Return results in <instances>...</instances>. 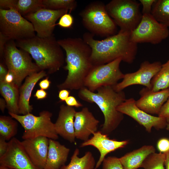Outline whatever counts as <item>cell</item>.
I'll return each mask as SVG.
<instances>
[{"instance_id": "b9f144b4", "label": "cell", "mask_w": 169, "mask_h": 169, "mask_svg": "<svg viewBox=\"0 0 169 169\" xmlns=\"http://www.w3.org/2000/svg\"><path fill=\"white\" fill-rule=\"evenodd\" d=\"M51 83L48 77L40 81L38 85L41 89L47 90L49 87Z\"/></svg>"}, {"instance_id": "52a82bcc", "label": "cell", "mask_w": 169, "mask_h": 169, "mask_svg": "<svg viewBox=\"0 0 169 169\" xmlns=\"http://www.w3.org/2000/svg\"><path fill=\"white\" fill-rule=\"evenodd\" d=\"M13 118L19 122L24 129L22 136L24 140L44 136L57 140L59 138L54 127L51 121L52 113L43 110L36 116L31 113L25 115H19L8 112Z\"/></svg>"}, {"instance_id": "4fadbf2b", "label": "cell", "mask_w": 169, "mask_h": 169, "mask_svg": "<svg viewBox=\"0 0 169 169\" xmlns=\"http://www.w3.org/2000/svg\"><path fill=\"white\" fill-rule=\"evenodd\" d=\"M162 64L160 61L150 63L148 61H145L141 64L137 71L125 74L122 81L118 83L113 88L115 91L119 92L123 91L130 86L139 84L151 89V80L159 71Z\"/></svg>"}, {"instance_id": "7c38bea8", "label": "cell", "mask_w": 169, "mask_h": 169, "mask_svg": "<svg viewBox=\"0 0 169 169\" xmlns=\"http://www.w3.org/2000/svg\"><path fill=\"white\" fill-rule=\"evenodd\" d=\"M68 11L66 9L53 10L44 8L24 17L32 23L37 36L45 38L53 35L56 21Z\"/></svg>"}, {"instance_id": "ab89813d", "label": "cell", "mask_w": 169, "mask_h": 169, "mask_svg": "<svg viewBox=\"0 0 169 169\" xmlns=\"http://www.w3.org/2000/svg\"><path fill=\"white\" fill-rule=\"evenodd\" d=\"M70 91L67 89L60 90L59 92L58 97L61 101H65L69 96Z\"/></svg>"}, {"instance_id": "836d02e7", "label": "cell", "mask_w": 169, "mask_h": 169, "mask_svg": "<svg viewBox=\"0 0 169 169\" xmlns=\"http://www.w3.org/2000/svg\"><path fill=\"white\" fill-rule=\"evenodd\" d=\"M157 147L160 152L166 153L169 151V139L166 138L160 139L157 142Z\"/></svg>"}, {"instance_id": "cb8c5ba5", "label": "cell", "mask_w": 169, "mask_h": 169, "mask_svg": "<svg viewBox=\"0 0 169 169\" xmlns=\"http://www.w3.org/2000/svg\"><path fill=\"white\" fill-rule=\"evenodd\" d=\"M0 7L6 9L13 8L23 17L44 8L43 0H0Z\"/></svg>"}, {"instance_id": "e0dca14e", "label": "cell", "mask_w": 169, "mask_h": 169, "mask_svg": "<svg viewBox=\"0 0 169 169\" xmlns=\"http://www.w3.org/2000/svg\"><path fill=\"white\" fill-rule=\"evenodd\" d=\"M141 97L136 101V106L149 114H159L160 110L169 97V88L154 92L146 87L139 92Z\"/></svg>"}, {"instance_id": "44dd1931", "label": "cell", "mask_w": 169, "mask_h": 169, "mask_svg": "<svg viewBox=\"0 0 169 169\" xmlns=\"http://www.w3.org/2000/svg\"><path fill=\"white\" fill-rule=\"evenodd\" d=\"M47 75L46 71L42 70L26 77L24 83L19 88V114L24 115L32 112L33 108L30 105L29 100L33 90L38 81Z\"/></svg>"}, {"instance_id": "7bdbcfd3", "label": "cell", "mask_w": 169, "mask_h": 169, "mask_svg": "<svg viewBox=\"0 0 169 169\" xmlns=\"http://www.w3.org/2000/svg\"><path fill=\"white\" fill-rule=\"evenodd\" d=\"M7 69L4 65L2 63H0V81L5 79V77L8 73Z\"/></svg>"}, {"instance_id": "d6986e66", "label": "cell", "mask_w": 169, "mask_h": 169, "mask_svg": "<svg viewBox=\"0 0 169 169\" xmlns=\"http://www.w3.org/2000/svg\"><path fill=\"white\" fill-rule=\"evenodd\" d=\"M99 122L87 107L76 111L74 122L75 138L84 141L88 140L90 135L97 131Z\"/></svg>"}, {"instance_id": "9c48e42d", "label": "cell", "mask_w": 169, "mask_h": 169, "mask_svg": "<svg viewBox=\"0 0 169 169\" xmlns=\"http://www.w3.org/2000/svg\"><path fill=\"white\" fill-rule=\"evenodd\" d=\"M0 33L15 41L36 36L32 23L13 8H0Z\"/></svg>"}, {"instance_id": "1f68e13d", "label": "cell", "mask_w": 169, "mask_h": 169, "mask_svg": "<svg viewBox=\"0 0 169 169\" xmlns=\"http://www.w3.org/2000/svg\"><path fill=\"white\" fill-rule=\"evenodd\" d=\"M102 164V169H124L119 158L115 156L105 157Z\"/></svg>"}, {"instance_id": "6da1fadb", "label": "cell", "mask_w": 169, "mask_h": 169, "mask_svg": "<svg viewBox=\"0 0 169 169\" xmlns=\"http://www.w3.org/2000/svg\"><path fill=\"white\" fill-rule=\"evenodd\" d=\"M58 42L66 53L68 75L64 81L57 85L60 90H80L84 87L85 79L94 67L91 60L92 49L82 38H68Z\"/></svg>"}, {"instance_id": "ffe728a7", "label": "cell", "mask_w": 169, "mask_h": 169, "mask_svg": "<svg viewBox=\"0 0 169 169\" xmlns=\"http://www.w3.org/2000/svg\"><path fill=\"white\" fill-rule=\"evenodd\" d=\"M76 111L73 107L61 105L54 124L57 134L71 143L75 142L74 122Z\"/></svg>"}, {"instance_id": "5bb4252c", "label": "cell", "mask_w": 169, "mask_h": 169, "mask_svg": "<svg viewBox=\"0 0 169 169\" xmlns=\"http://www.w3.org/2000/svg\"><path fill=\"white\" fill-rule=\"evenodd\" d=\"M116 109L133 118L144 127L148 133L151 132L152 128L158 130L166 128L167 124L165 118L153 116L140 109L136 106V100L133 98L126 99Z\"/></svg>"}, {"instance_id": "c3c4849f", "label": "cell", "mask_w": 169, "mask_h": 169, "mask_svg": "<svg viewBox=\"0 0 169 169\" xmlns=\"http://www.w3.org/2000/svg\"><path fill=\"white\" fill-rule=\"evenodd\" d=\"M166 129L168 131H169V122L167 123L166 127Z\"/></svg>"}, {"instance_id": "3957f363", "label": "cell", "mask_w": 169, "mask_h": 169, "mask_svg": "<svg viewBox=\"0 0 169 169\" xmlns=\"http://www.w3.org/2000/svg\"><path fill=\"white\" fill-rule=\"evenodd\" d=\"M92 92L84 87L79 90L78 96L85 101L95 104L103 113L104 121L100 131L108 135L115 130L124 119L123 114L117 110V107L125 101L123 91L117 92L112 86H103Z\"/></svg>"}, {"instance_id": "d4e9b609", "label": "cell", "mask_w": 169, "mask_h": 169, "mask_svg": "<svg viewBox=\"0 0 169 169\" xmlns=\"http://www.w3.org/2000/svg\"><path fill=\"white\" fill-rule=\"evenodd\" d=\"M19 88L14 82L8 83L0 81V91L6 103L8 112L19 115L18 103Z\"/></svg>"}, {"instance_id": "30bf717a", "label": "cell", "mask_w": 169, "mask_h": 169, "mask_svg": "<svg viewBox=\"0 0 169 169\" xmlns=\"http://www.w3.org/2000/svg\"><path fill=\"white\" fill-rule=\"evenodd\" d=\"M121 61V58H119L105 64L94 66L85 79L84 87L95 92L102 87L116 84L125 75L120 68Z\"/></svg>"}, {"instance_id": "ba28073f", "label": "cell", "mask_w": 169, "mask_h": 169, "mask_svg": "<svg viewBox=\"0 0 169 169\" xmlns=\"http://www.w3.org/2000/svg\"><path fill=\"white\" fill-rule=\"evenodd\" d=\"M140 5L134 0H112L105 5V7L109 15L120 30L131 32L141 19Z\"/></svg>"}, {"instance_id": "60d3db41", "label": "cell", "mask_w": 169, "mask_h": 169, "mask_svg": "<svg viewBox=\"0 0 169 169\" xmlns=\"http://www.w3.org/2000/svg\"><path fill=\"white\" fill-rule=\"evenodd\" d=\"M47 95V92L44 90L40 89L37 90L34 96L37 100H41L45 98Z\"/></svg>"}, {"instance_id": "f35d334b", "label": "cell", "mask_w": 169, "mask_h": 169, "mask_svg": "<svg viewBox=\"0 0 169 169\" xmlns=\"http://www.w3.org/2000/svg\"><path fill=\"white\" fill-rule=\"evenodd\" d=\"M9 40L6 37L0 33V55L1 58L3 56L5 45Z\"/></svg>"}, {"instance_id": "603a6c76", "label": "cell", "mask_w": 169, "mask_h": 169, "mask_svg": "<svg viewBox=\"0 0 169 169\" xmlns=\"http://www.w3.org/2000/svg\"><path fill=\"white\" fill-rule=\"evenodd\" d=\"M156 149L152 145H144L141 147L127 153L119 158L124 169H137L141 167L146 158L155 153Z\"/></svg>"}, {"instance_id": "7a4b0ae2", "label": "cell", "mask_w": 169, "mask_h": 169, "mask_svg": "<svg viewBox=\"0 0 169 169\" xmlns=\"http://www.w3.org/2000/svg\"><path fill=\"white\" fill-rule=\"evenodd\" d=\"M131 32L120 30L116 34L99 40L89 32L84 33L83 39L91 47V60L94 66L105 64L121 58L122 61L132 63L136 59L137 44L132 41Z\"/></svg>"}, {"instance_id": "ac0fdd59", "label": "cell", "mask_w": 169, "mask_h": 169, "mask_svg": "<svg viewBox=\"0 0 169 169\" xmlns=\"http://www.w3.org/2000/svg\"><path fill=\"white\" fill-rule=\"evenodd\" d=\"M49 139L44 136L24 140L22 145L32 162L37 168L44 169L46 162Z\"/></svg>"}, {"instance_id": "4316f807", "label": "cell", "mask_w": 169, "mask_h": 169, "mask_svg": "<svg viewBox=\"0 0 169 169\" xmlns=\"http://www.w3.org/2000/svg\"><path fill=\"white\" fill-rule=\"evenodd\" d=\"M151 90L158 92L169 88V58L167 62L162 64L158 72L151 81Z\"/></svg>"}, {"instance_id": "f6af8a7d", "label": "cell", "mask_w": 169, "mask_h": 169, "mask_svg": "<svg viewBox=\"0 0 169 169\" xmlns=\"http://www.w3.org/2000/svg\"><path fill=\"white\" fill-rule=\"evenodd\" d=\"M5 108H6V103L5 100L0 98V108L2 112H4Z\"/></svg>"}, {"instance_id": "7402d4cb", "label": "cell", "mask_w": 169, "mask_h": 169, "mask_svg": "<svg viewBox=\"0 0 169 169\" xmlns=\"http://www.w3.org/2000/svg\"><path fill=\"white\" fill-rule=\"evenodd\" d=\"M70 151L56 140L49 139L46 162L44 169H60L65 165Z\"/></svg>"}, {"instance_id": "ee69618b", "label": "cell", "mask_w": 169, "mask_h": 169, "mask_svg": "<svg viewBox=\"0 0 169 169\" xmlns=\"http://www.w3.org/2000/svg\"><path fill=\"white\" fill-rule=\"evenodd\" d=\"M4 80L6 82L8 83L13 82L14 81V77L13 74L8 70V73L5 77Z\"/></svg>"}, {"instance_id": "d590c367", "label": "cell", "mask_w": 169, "mask_h": 169, "mask_svg": "<svg viewBox=\"0 0 169 169\" xmlns=\"http://www.w3.org/2000/svg\"><path fill=\"white\" fill-rule=\"evenodd\" d=\"M158 115L165 118L167 123L169 122V97L162 106Z\"/></svg>"}, {"instance_id": "83f0119b", "label": "cell", "mask_w": 169, "mask_h": 169, "mask_svg": "<svg viewBox=\"0 0 169 169\" xmlns=\"http://www.w3.org/2000/svg\"><path fill=\"white\" fill-rule=\"evenodd\" d=\"M151 14L159 23L169 27V0H156Z\"/></svg>"}, {"instance_id": "277c9868", "label": "cell", "mask_w": 169, "mask_h": 169, "mask_svg": "<svg viewBox=\"0 0 169 169\" xmlns=\"http://www.w3.org/2000/svg\"><path fill=\"white\" fill-rule=\"evenodd\" d=\"M17 47L28 52L40 70L53 74L63 66L64 58L62 48L54 34L45 38L37 35L15 41Z\"/></svg>"}, {"instance_id": "9a60e30c", "label": "cell", "mask_w": 169, "mask_h": 169, "mask_svg": "<svg viewBox=\"0 0 169 169\" xmlns=\"http://www.w3.org/2000/svg\"><path fill=\"white\" fill-rule=\"evenodd\" d=\"M8 142L6 152L0 157V165L10 169H39L31 161L21 141L14 137Z\"/></svg>"}, {"instance_id": "5b68a950", "label": "cell", "mask_w": 169, "mask_h": 169, "mask_svg": "<svg viewBox=\"0 0 169 169\" xmlns=\"http://www.w3.org/2000/svg\"><path fill=\"white\" fill-rule=\"evenodd\" d=\"M79 15L84 27L93 35L108 37L117 33V25L102 2L94 1L90 3Z\"/></svg>"}, {"instance_id": "8992f818", "label": "cell", "mask_w": 169, "mask_h": 169, "mask_svg": "<svg viewBox=\"0 0 169 169\" xmlns=\"http://www.w3.org/2000/svg\"><path fill=\"white\" fill-rule=\"evenodd\" d=\"M3 57L8 70L14 76L13 82L19 88L25 78L40 71L35 63L32 61L30 54L18 49L15 41L9 40L7 42Z\"/></svg>"}, {"instance_id": "2e32d148", "label": "cell", "mask_w": 169, "mask_h": 169, "mask_svg": "<svg viewBox=\"0 0 169 169\" xmlns=\"http://www.w3.org/2000/svg\"><path fill=\"white\" fill-rule=\"evenodd\" d=\"M93 135L90 138L82 143L80 147L92 146L96 148L100 152V156L94 169H98L100 166L107 154L125 147L129 143L128 140L118 141L110 139L108 135L103 134L100 131L95 132Z\"/></svg>"}, {"instance_id": "f546056e", "label": "cell", "mask_w": 169, "mask_h": 169, "mask_svg": "<svg viewBox=\"0 0 169 169\" xmlns=\"http://www.w3.org/2000/svg\"><path fill=\"white\" fill-rule=\"evenodd\" d=\"M166 155L156 152L150 154L145 160L141 167L144 169H164Z\"/></svg>"}, {"instance_id": "4dcf8cb0", "label": "cell", "mask_w": 169, "mask_h": 169, "mask_svg": "<svg viewBox=\"0 0 169 169\" xmlns=\"http://www.w3.org/2000/svg\"><path fill=\"white\" fill-rule=\"evenodd\" d=\"M45 8L53 10L66 9L70 13L77 7L75 0H43Z\"/></svg>"}, {"instance_id": "f1b7e54d", "label": "cell", "mask_w": 169, "mask_h": 169, "mask_svg": "<svg viewBox=\"0 0 169 169\" xmlns=\"http://www.w3.org/2000/svg\"><path fill=\"white\" fill-rule=\"evenodd\" d=\"M12 117H0V136L9 141L17 133L18 124Z\"/></svg>"}, {"instance_id": "484cf974", "label": "cell", "mask_w": 169, "mask_h": 169, "mask_svg": "<svg viewBox=\"0 0 169 169\" xmlns=\"http://www.w3.org/2000/svg\"><path fill=\"white\" fill-rule=\"evenodd\" d=\"M79 153V150L76 148L69 163L67 165H64L60 169H94L96 163L92 152L87 151L81 157L78 156Z\"/></svg>"}, {"instance_id": "e575fe53", "label": "cell", "mask_w": 169, "mask_h": 169, "mask_svg": "<svg viewBox=\"0 0 169 169\" xmlns=\"http://www.w3.org/2000/svg\"><path fill=\"white\" fill-rule=\"evenodd\" d=\"M156 0H139L142 5V13L143 14H151L152 6Z\"/></svg>"}, {"instance_id": "d6a6232c", "label": "cell", "mask_w": 169, "mask_h": 169, "mask_svg": "<svg viewBox=\"0 0 169 169\" xmlns=\"http://www.w3.org/2000/svg\"><path fill=\"white\" fill-rule=\"evenodd\" d=\"M73 22L74 18L72 16L70 13H66L60 18L56 25H58L62 28H69L72 27Z\"/></svg>"}, {"instance_id": "7dc6e473", "label": "cell", "mask_w": 169, "mask_h": 169, "mask_svg": "<svg viewBox=\"0 0 169 169\" xmlns=\"http://www.w3.org/2000/svg\"><path fill=\"white\" fill-rule=\"evenodd\" d=\"M0 169H10L9 168L5 166L0 165Z\"/></svg>"}, {"instance_id": "8d00e7d4", "label": "cell", "mask_w": 169, "mask_h": 169, "mask_svg": "<svg viewBox=\"0 0 169 169\" xmlns=\"http://www.w3.org/2000/svg\"><path fill=\"white\" fill-rule=\"evenodd\" d=\"M65 101L67 105L70 107L79 108L83 106L82 104L73 96H69Z\"/></svg>"}, {"instance_id": "bcb514c9", "label": "cell", "mask_w": 169, "mask_h": 169, "mask_svg": "<svg viewBox=\"0 0 169 169\" xmlns=\"http://www.w3.org/2000/svg\"><path fill=\"white\" fill-rule=\"evenodd\" d=\"M166 155L164 165L166 169H169V151L165 153Z\"/></svg>"}, {"instance_id": "8fae6325", "label": "cell", "mask_w": 169, "mask_h": 169, "mask_svg": "<svg viewBox=\"0 0 169 169\" xmlns=\"http://www.w3.org/2000/svg\"><path fill=\"white\" fill-rule=\"evenodd\" d=\"M169 36L168 28L158 22L151 14H143L140 23L130 33L131 41L137 44H158Z\"/></svg>"}, {"instance_id": "74e56055", "label": "cell", "mask_w": 169, "mask_h": 169, "mask_svg": "<svg viewBox=\"0 0 169 169\" xmlns=\"http://www.w3.org/2000/svg\"><path fill=\"white\" fill-rule=\"evenodd\" d=\"M8 146V142L2 137L0 136V157L6 152Z\"/></svg>"}]
</instances>
